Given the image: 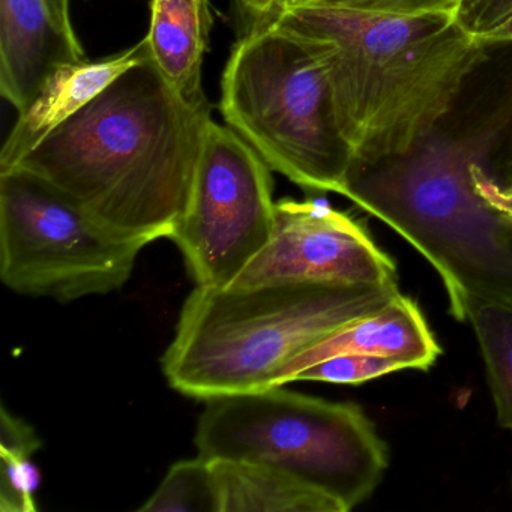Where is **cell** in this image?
Wrapping results in <instances>:
<instances>
[{
    "label": "cell",
    "instance_id": "1",
    "mask_svg": "<svg viewBox=\"0 0 512 512\" xmlns=\"http://www.w3.org/2000/svg\"><path fill=\"white\" fill-rule=\"evenodd\" d=\"M211 110L208 100H184L146 59L11 170L43 179L118 235L151 244L170 238L187 208Z\"/></svg>",
    "mask_w": 512,
    "mask_h": 512
},
{
    "label": "cell",
    "instance_id": "2",
    "mask_svg": "<svg viewBox=\"0 0 512 512\" xmlns=\"http://www.w3.org/2000/svg\"><path fill=\"white\" fill-rule=\"evenodd\" d=\"M511 122L512 95L466 133L436 130L403 154L352 167L341 193L436 269L457 322L475 302L512 307V220L475 182L476 164L502 161Z\"/></svg>",
    "mask_w": 512,
    "mask_h": 512
},
{
    "label": "cell",
    "instance_id": "3",
    "mask_svg": "<svg viewBox=\"0 0 512 512\" xmlns=\"http://www.w3.org/2000/svg\"><path fill=\"white\" fill-rule=\"evenodd\" d=\"M398 293V286L313 281L197 286L161 361L164 376L182 395L203 401L278 386L299 353Z\"/></svg>",
    "mask_w": 512,
    "mask_h": 512
},
{
    "label": "cell",
    "instance_id": "4",
    "mask_svg": "<svg viewBox=\"0 0 512 512\" xmlns=\"http://www.w3.org/2000/svg\"><path fill=\"white\" fill-rule=\"evenodd\" d=\"M220 112L269 169L310 193H343L352 166L325 67L272 22L247 29L221 77Z\"/></svg>",
    "mask_w": 512,
    "mask_h": 512
},
{
    "label": "cell",
    "instance_id": "5",
    "mask_svg": "<svg viewBox=\"0 0 512 512\" xmlns=\"http://www.w3.org/2000/svg\"><path fill=\"white\" fill-rule=\"evenodd\" d=\"M209 460L266 464L328 494L344 511L374 493L388 446L362 407L281 386L206 401L194 436Z\"/></svg>",
    "mask_w": 512,
    "mask_h": 512
},
{
    "label": "cell",
    "instance_id": "6",
    "mask_svg": "<svg viewBox=\"0 0 512 512\" xmlns=\"http://www.w3.org/2000/svg\"><path fill=\"white\" fill-rule=\"evenodd\" d=\"M299 37L325 67L350 169L403 154L439 130L488 49L460 22L385 55H352Z\"/></svg>",
    "mask_w": 512,
    "mask_h": 512
},
{
    "label": "cell",
    "instance_id": "7",
    "mask_svg": "<svg viewBox=\"0 0 512 512\" xmlns=\"http://www.w3.org/2000/svg\"><path fill=\"white\" fill-rule=\"evenodd\" d=\"M148 244L107 229L31 173H0V277L20 295L68 302L115 292Z\"/></svg>",
    "mask_w": 512,
    "mask_h": 512
},
{
    "label": "cell",
    "instance_id": "8",
    "mask_svg": "<svg viewBox=\"0 0 512 512\" xmlns=\"http://www.w3.org/2000/svg\"><path fill=\"white\" fill-rule=\"evenodd\" d=\"M271 172L235 131L209 122L187 208L170 235L197 286H232L271 241Z\"/></svg>",
    "mask_w": 512,
    "mask_h": 512
},
{
    "label": "cell",
    "instance_id": "9",
    "mask_svg": "<svg viewBox=\"0 0 512 512\" xmlns=\"http://www.w3.org/2000/svg\"><path fill=\"white\" fill-rule=\"evenodd\" d=\"M298 281L398 286V272L352 215L314 200L283 199L271 241L230 287Z\"/></svg>",
    "mask_w": 512,
    "mask_h": 512
},
{
    "label": "cell",
    "instance_id": "10",
    "mask_svg": "<svg viewBox=\"0 0 512 512\" xmlns=\"http://www.w3.org/2000/svg\"><path fill=\"white\" fill-rule=\"evenodd\" d=\"M149 59L145 38L136 46L100 61L65 62L44 80L5 140L0 173L13 169L53 131L76 116L116 79Z\"/></svg>",
    "mask_w": 512,
    "mask_h": 512
},
{
    "label": "cell",
    "instance_id": "11",
    "mask_svg": "<svg viewBox=\"0 0 512 512\" xmlns=\"http://www.w3.org/2000/svg\"><path fill=\"white\" fill-rule=\"evenodd\" d=\"M266 22L325 41L338 52L385 55L452 28L460 14H388L304 4L280 8Z\"/></svg>",
    "mask_w": 512,
    "mask_h": 512
},
{
    "label": "cell",
    "instance_id": "12",
    "mask_svg": "<svg viewBox=\"0 0 512 512\" xmlns=\"http://www.w3.org/2000/svg\"><path fill=\"white\" fill-rule=\"evenodd\" d=\"M346 353L385 356L401 362L406 370L427 371L442 349L419 305L398 293L386 307L341 326L299 353L284 368L278 386L292 383L299 371L323 359Z\"/></svg>",
    "mask_w": 512,
    "mask_h": 512
},
{
    "label": "cell",
    "instance_id": "13",
    "mask_svg": "<svg viewBox=\"0 0 512 512\" xmlns=\"http://www.w3.org/2000/svg\"><path fill=\"white\" fill-rule=\"evenodd\" d=\"M86 59L46 0H0V94L22 112L44 80L65 62Z\"/></svg>",
    "mask_w": 512,
    "mask_h": 512
},
{
    "label": "cell",
    "instance_id": "14",
    "mask_svg": "<svg viewBox=\"0 0 512 512\" xmlns=\"http://www.w3.org/2000/svg\"><path fill=\"white\" fill-rule=\"evenodd\" d=\"M211 28L209 0H151V26L145 37L149 59L190 103L208 100L202 73Z\"/></svg>",
    "mask_w": 512,
    "mask_h": 512
},
{
    "label": "cell",
    "instance_id": "15",
    "mask_svg": "<svg viewBox=\"0 0 512 512\" xmlns=\"http://www.w3.org/2000/svg\"><path fill=\"white\" fill-rule=\"evenodd\" d=\"M212 461L220 512H346L340 502L283 470L251 461Z\"/></svg>",
    "mask_w": 512,
    "mask_h": 512
},
{
    "label": "cell",
    "instance_id": "16",
    "mask_svg": "<svg viewBox=\"0 0 512 512\" xmlns=\"http://www.w3.org/2000/svg\"><path fill=\"white\" fill-rule=\"evenodd\" d=\"M467 322L481 349L497 422L512 431V307L475 302Z\"/></svg>",
    "mask_w": 512,
    "mask_h": 512
},
{
    "label": "cell",
    "instance_id": "17",
    "mask_svg": "<svg viewBox=\"0 0 512 512\" xmlns=\"http://www.w3.org/2000/svg\"><path fill=\"white\" fill-rule=\"evenodd\" d=\"M140 512H220L214 461L199 455L170 467Z\"/></svg>",
    "mask_w": 512,
    "mask_h": 512
},
{
    "label": "cell",
    "instance_id": "18",
    "mask_svg": "<svg viewBox=\"0 0 512 512\" xmlns=\"http://www.w3.org/2000/svg\"><path fill=\"white\" fill-rule=\"evenodd\" d=\"M406 370L401 362L385 356L346 355L331 356L305 370L299 371L292 382H323L335 385H361L395 371Z\"/></svg>",
    "mask_w": 512,
    "mask_h": 512
},
{
    "label": "cell",
    "instance_id": "19",
    "mask_svg": "<svg viewBox=\"0 0 512 512\" xmlns=\"http://www.w3.org/2000/svg\"><path fill=\"white\" fill-rule=\"evenodd\" d=\"M0 511L35 512V491L38 487V472L31 457L0 451Z\"/></svg>",
    "mask_w": 512,
    "mask_h": 512
},
{
    "label": "cell",
    "instance_id": "20",
    "mask_svg": "<svg viewBox=\"0 0 512 512\" xmlns=\"http://www.w3.org/2000/svg\"><path fill=\"white\" fill-rule=\"evenodd\" d=\"M310 4L388 14H461L460 10L449 7L445 0H313Z\"/></svg>",
    "mask_w": 512,
    "mask_h": 512
},
{
    "label": "cell",
    "instance_id": "21",
    "mask_svg": "<svg viewBox=\"0 0 512 512\" xmlns=\"http://www.w3.org/2000/svg\"><path fill=\"white\" fill-rule=\"evenodd\" d=\"M512 16V0H467L460 25L475 37L487 34Z\"/></svg>",
    "mask_w": 512,
    "mask_h": 512
},
{
    "label": "cell",
    "instance_id": "22",
    "mask_svg": "<svg viewBox=\"0 0 512 512\" xmlns=\"http://www.w3.org/2000/svg\"><path fill=\"white\" fill-rule=\"evenodd\" d=\"M475 182L479 193L512 220V185L503 178L502 161H487L475 166Z\"/></svg>",
    "mask_w": 512,
    "mask_h": 512
},
{
    "label": "cell",
    "instance_id": "23",
    "mask_svg": "<svg viewBox=\"0 0 512 512\" xmlns=\"http://www.w3.org/2000/svg\"><path fill=\"white\" fill-rule=\"evenodd\" d=\"M0 421V451L32 457L41 448L40 437L34 428L22 419L10 415L5 407H2Z\"/></svg>",
    "mask_w": 512,
    "mask_h": 512
},
{
    "label": "cell",
    "instance_id": "24",
    "mask_svg": "<svg viewBox=\"0 0 512 512\" xmlns=\"http://www.w3.org/2000/svg\"><path fill=\"white\" fill-rule=\"evenodd\" d=\"M235 5L247 25H256L271 16L275 0H235Z\"/></svg>",
    "mask_w": 512,
    "mask_h": 512
},
{
    "label": "cell",
    "instance_id": "25",
    "mask_svg": "<svg viewBox=\"0 0 512 512\" xmlns=\"http://www.w3.org/2000/svg\"><path fill=\"white\" fill-rule=\"evenodd\" d=\"M46 2L59 28L70 40L80 43L76 31H74L73 20H71L70 0H46Z\"/></svg>",
    "mask_w": 512,
    "mask_h": 512
},
{
    "label": "cell",
    "instance_id": "26",
    "mask_svg": "<svg viewBox=\"0 0 512 512\" xmlns=\"http://www.w3.org/2000/svg\"><path fill=\"white\" fill-rule=\"evenodd\" d=\"M484 46H496V44L512 43V16L500 23L497 28L491 29L487 34L476 37Z\"/></svg>",
    "mask_w": 512,
    "mask_h": 512
},
{
    "label": "cell",
    "instance_id": "27",
    "mask_svg": "<svg viewBox=\"0 0 512 512\" xmlns=\"http://www.w3.org/2000/svg\"><path fill=\"white\" fill-rule=\"evenodd\" d=\"M502 146V169L506 184L512 185V122Z\"/></svg>",
    "mask_w": 512,
    "mask_h": 512
},
{
    "label": "cell",
    "instance_id": "28",
    "mask_svg": "<svg viewBox=\"0 0 512 512\" xmlns=\"http://www.w3.org/2000/svg\"><path fill=\"white\" fill-rule=\"evenodd\" d=\"M310 2H313V0H275L274 10H272L271 16L272 14L277 13L280 8L290 7V5L310 4Z\"/></svg>",
    "mask_w": 512,
    "mask_h": 512
},
{
    "label": "cell",
    "instance_id": "29",
    "mask_svg": "<svg viewBox=\"0 0 512 512\" xmlns=\"http://www.w3.org/2000/svg\"><path fill=\"white\" fill-rule=\"evenodd\" d=\"M446 4L449 7L455 8V10H460L463 8V5L466 4L467 0H445Z\"/></svg>",
    "mask_w": 512,
    "mask_h": 512
}]
</instances>
